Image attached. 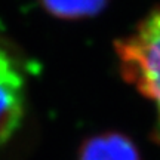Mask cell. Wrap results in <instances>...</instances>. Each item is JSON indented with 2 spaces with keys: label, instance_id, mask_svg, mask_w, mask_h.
I'll use <instances>...</instances> for the list:
<instances>
[{
  "label": "cell",
  "instance_id": "obj_1",
  "mask_svg": "<svg viewBox=\"0 0 160 160\" xmlns=\"http://www.w3.org/2000/svg\"><path fill=\"white\" fill-rule=\"evenodd\" d=\"M116 55L125 82L153 105L160 142V5L116 43Z\"/></svg>",
  "mask_w": 160,
  "mask_h": 160
},
{
  "label": "cell",
  "instance_id": "obj_2",
  "mask_svg": "<svg viewBox=\"0 0 160 160\" xmlns=\"http://www.w3.org/2000/svg\"><path fill=\"white\" fill-rule=\"evenodd\" d=\"M25 113V82L15 61L0 46V145L21 126Z\"/></svg>",
  "mask_w": 160,
  "mask_h": 160
},
{
  "label": "cell",
  "instance_id": "obj_3",
  "mask_svg": "<svg viewBox=\"0 0 160 160\" xmlns=\"http://www.w3.org/2000/svg\"><path fill=\"white\" fill-rule=\"evenodd\" d=\"M77 160H141L137 145L119 132H105L86 141Z\"/></svg>",
  "mask_w": 160,
  "mask_h": 160
},
{
  "label": "cell",
  "instance_id": "obj_4",
  "mask_svg": "<svg viewBox=\"0 0 160 160\" xmlns=\"http://www.w3.org/2000/svg\"><path fill=\"white\" fill-rule=\"evenodd\" d=\"M46 12L61 19H82L101 12L108 0H40Z\"/></svg>",
  "mask_w": 160,
  "mask_h": 160
}]
</instances>
